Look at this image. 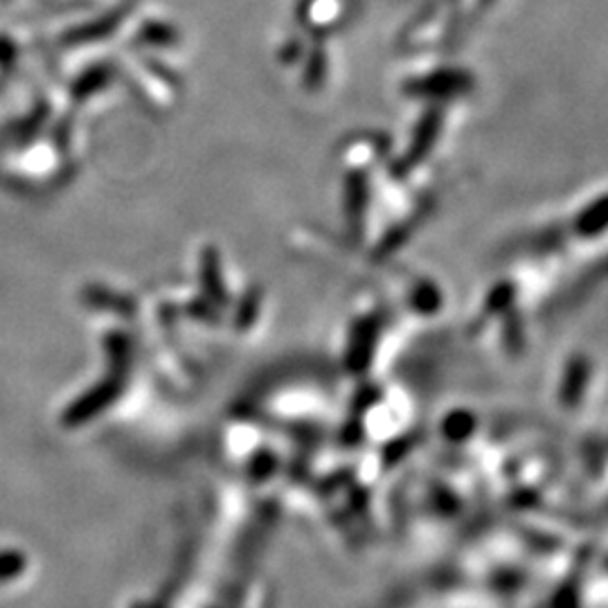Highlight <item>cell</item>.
I'll list each match as a JSON object with an SVG mask.
<instances>
[{
    "label": "cell",
    "instance_id": "cell-6",
    "mask_svg": "<svg viewBox=\"0 0 608 608\" xmlns=\"http://www.w3.org/2000/svg\"><path fill=\"white\" fill-rule=\"evenodd\" d=\"M88 77H93V80H84V82H80V84L75 86V97H77V99L88 97L93 91L102 88V86L106 84V80H108L104 71H97V73H93V75H88Z\"/></svg>",
    "mask_w": 608,
    "mask_h": 608
},
{
    "label": "cell",
    "instance_id": "cell-4",
    "mask_svg": "<svg viewBox=\"0 0 608 608\" xmlns=\"http://www.w3.org/2000/svg\"><path fill=\"white\" fill-rule=\"evenodd\" d=\"M106 352L115 373L127 375L132 365V340L125 334H111L106 338Z\"/></svg>",
    "mask_w": 608,
    "mask_h": 608
},
{
    "label": "cell",
    "instance_id": "cell-3",
    "mask_svg": "<svg viewBox=\"0 0 608 608\" xmlns=\"http://www.w3.org/2000/svg\"><path fill=\"white\" fill-rule=\"evenodd\" d=\"M84 300L91 304V307L97 310H108L111 314H117L122 318H132L136 314V304L127 295H117L104 286H91L84 293Z\"/></svg>",
    "mask_w": 608,
    "mask_h": 608
},
{
    "label": "cell",
    "instance_id": "cell-5",
    "mask_svg": "<svg viewBox=\"0 0 608 608\" xmlns=\"http://www.w3.org/2000/svg\"><path fill=\"white\" fill-rule=\"evenodd\" d=\"M258 304H260V293L258 291H249V295L241 300L239 304V312H237V327L243 332L247 329L253 321H255V310H258Z\"/></svg>",
    "mask_w": 608,
    "mask_h": 608
},
{
    "label": "cell",
    "instance_id": "cell-1",
    "mask_svg": "<svg viewBox=\"0 0 608 608\" xmlns=\"http://www.w3.org/2000/svg\"><path fill=\"white\" fill-rule=\"evenodd\" d=\"M127 386V375L122 373H111L102 384H97L95 388H91L84 397H80L66 412V423L69 426H77L88 421L91 417H95L97 412L106 410Z\"/></svg>",
    "mask_w": 608,
    "mask_h": 608
},
{
    "label": "cell",
    "instance_id": "cell-7",
    "mask_svg": "<svg viewBox=\"0 0 608 608\" xmlns=\"http://www.w3.org/2000/svg\"><path fill=\"white\" fill-rule=\"evenodd\" d=\"M190 314L195 318H203V321H210V323H217V312L212 304H206L203 300H197L190 304Z\"/></svg>",
    "mask_w": 608,
    "mask_h": 608
},
{
    "label": "cell",
    "instance_id": "cell-2",
    "mask_svg": "<svg viewBox=\"0 0 608 608\" xmlns=\"http://www.w3.org/2000/svg\"><path fill=\"white\" fill-rule=\"evenodd\" d=\"M201 284L206 289V295L212 300L214 307H226L228 304V289L221 277L219 266V253L214 249H206L201 258Z\"/></svg>",
    "mask_w": 608,
    "mask_h": 608
}]
</instances>
